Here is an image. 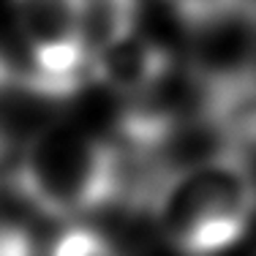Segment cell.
I'll use <instances>...</instances> for the list:
<instances>
[{
	"label": "cell",
	"mask_w": 256,
	"mask_h": 256,
	"mask_svg": "<svg viewBox=\"0 0 256 256\" xmlns=\"http://www.w3.org/2000/svg\"><path fill=\"white\" fill-rule=\"evenodd\" d=\"M164 3L191 30H202L207 25H216V22L237 14L251 0H164Z\"/></svg>",
	"instance_id": "8992f818"
},
{
	"label": "cell",
	"mask_w": 256,
	"mask_h": 256,
	"mask_svg": "<svg viewBox=\"0 0 256 256\" xmlns=\"http://www.w3.org/2000/svg\"><path fill=\"white\" fill-rule=\"evenodd\" d=\"M11 186L38 216L71 221L126 196V158L98 134L54 123L25 142L11 166Z\"/></svg>",
	"instance_id": "7a4b0ae2"
},
{
	"label": "cell",
	"mask_w": 256,
	"mask_h": 256,
	"mask_svg": "<svg viewBox=\"0 0 256 256\" xmlns=\"http://www.w3.org/2000/svg\"><path fill=\"white\" fill-rule=\"evenodd\" d=\"M180 256H218L256 218V169L246 150L221 144L188 164L144 169L128 191Z\"/></svg>",
	"instance_id": "6da1fadb"
},
{
	"label": "cell",
	"mask_w": 256,
	"mask_h": 256,
	"mask_svg": "<svg viewBox=\"0 0 256 256\" xmlns=\"http://www.w3.org/2000/svg\"><path fill=\"white\" fill-rule=\"evenodd\" d=\"M174 58L158 41L134 30L90 54V76L123 104L139 101L174 71Z\"/></svg>",
	"instance_id": "277c9868"
},
{
	"label": "cell",
	"mask_w": 256,
	"mask_h": 256,
	"mask_svg": "<svg viewBox=\"0 0 256 256\" xmlns=\"http://www.w3.org/2000/svg\"><path fill=\"white\" fill-rule=\"evenodd\" d=\"M14 88H25V71L16 68L8 54L0 50V96Z\"/></svg>",
	"instance_id": "ba28073f"
},
{
	"label": "cell",
	"mask_w": 256,
	"mask_h": 256,
	"mask_svg": "<svg viewBox=\"0 0 256 256\" xmlns=\"http://www.w3.org/2000/svg\"><path fill=\"white\" fill-rule=\"evenodd\" d=\"M139 0H90L88 8V38L90 54L93 50L120 38L126 33L139 30Z\"/></svg>",
	"instance_id": "5b68a950"
},
{
	"label": "cell",
	"mask_w": 256,
	"mask_h": 256,
	"mask_svg": "<svg viewBox=\"0 0 256 256\" xmlns=\"http://www.w3.org/2000/svg\"><path fill=\"white\" fill-rule=\"evenodd\" d=\"M50 256H123L109 237L96 229L74 226L54 240Z\"/></svg>",
	"instance_id": "52a82bcc"
},
{
	"label": "cell",
	"mask_w": 256,
	"mask_h": 256,
	"mask_svg": "<svg viewBox=\"0 0 256 256\" xmlns=\"http://www.w3.org/2000/svg\"><path fill=\"white\" fill-rule=\"evenodd\" d=\"M28 52L25 88L41 98H71L90 76V0H11Z\"/></svg>",
	"instance_id": "3957f363"
}]
</instances>
